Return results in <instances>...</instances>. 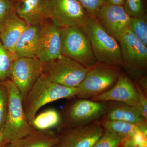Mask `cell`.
Returning <instances> with one entry per match:
<instances>
[{
    "label": "cell",
    "mask_w": 147,
    "mask_h": 147,
    "mask_svg": "<svg viewBox=\"0 0 147 147\" xmlns=\"http://www.w3.org/2000/svg\"><path fill=\"white\" fill-rule=\"evenodd\" d=\"M82 28L89 38L98 63L123 68L118 41L101 26L95 17L90 16Z\"/></svg>",
    "instance_id": "3957f363"
},
{
    "label": "cell",
    "mask_w": 147,
    "mask_h": 147,
    "mask_svg": "<svg viewBox=\"0 0 147 147\" xmlns=\"http://www.w3.org/2000/svg\"><path fill=\"white\" fill-rule=\"evenodd\" d=\"M61 52L87 68L97 63L88 37L82 27L63 28Z\"/></svg>",
    "instance_id": "8992f818"
},
{
    "label": "cell",
    "mask_w": 147,
    "mask_h": 147,
    "mask_svg": "<svg viewBox=\"0 0 147 147\" xmlns=\"http://www.w3.org/2000/svg\"><path fill=\"white\" fill-rule=\"evenodd\" d=\"M125 0H104L105 4L123 6Z\"/></svg>",
    "instance_id": "4dcf8cb0"
},
{
    "label": "cell",
    "mask_w": 147,
    "mask_h": 147,
    "mask_svg": "<svg viewBox=\"0 0 147 147\" xmlns=\"http://www.w3.org/2000/svg\"><path fill=\"white\" fill-rule=\"evenodd\" d=\"M0 147H13V146L11 143L4 141V142L0 145Z\"/></svg>",
    "instance_id": "1f68e13d"
},
{
    "label": "cell",
    "mask_w": 147,
    "mask_h": 147,
    "mask_svg": "<svg viewBox=\"0 0 147 147\" xmlns=\"http://www.w3.org/2000/svg\"><path fill=\"white\" fill-rule=\"evenodd\" d=\"M90 16L95 17L100 8L105 4L104 0H77Z\"/></svg>",
    "instance_id": "83f0119b"
},
{
    "label": "cell",
    "mask_w": 147,
    "mask_h": 147,
    "mask_svg": "<svg viewBox=\"0 0 147 147\" xmlns=\"http://www.w3.org/2000/svg\"><path fill=\"white\" fill-rule=\"evenodd\" d=\"M40 25H29L16 42L13 54L16 58H36Z\"/></svg>",
    "instance_id": "ac0fdd59"
},
{
    "label": "cell",
    "mask_w": 147,
    "mask_h": 147,
    "mask_svg": "<svg viewBox=\"0 0 147 147\" xmlns=\"http://www.w3.org/2000/svg\"><path fill=\"white\" fill-rule=\"evenodd\" d=\"M57 129L60 142L66 147H92L104 131L100 121L84 126Z\"/></svg>",
    "instance_id": "7c38bea8"
},
{
    "label": "cell",
    "mask_w": 147,
    "mask_h": 147,
    "mask_svg": "<svg viewBox=\"0 0 147 147\" xmlns=\"http://www.w3.org/2000/svg\"><path fill=\"white\" fill-rule=\"evenodd\" d=\"M77 94V87L65 86L50 82L41 75L23 100L25 115L32 125L38 112L43 106L59 99L75 97Z\"/></svg>",
    "instance_id": "6da1fadb"
},
{
    "label": "cell",
    "mask_w": 147,
    "mask_h": 147,
    "mask_svg": "<svg viewBox=\"0 0 147 147\" xmlns=\"http://www.w3.org/2000/svg\"><path fill=\"white\" fill-rule=\"evenodd\" d=\"M94 17L101 26L118 41L124 32L129 29L131 17L122 6L105 4Z\"/></svg>",
    "instance_id": "4fadbf2b"
},
{
    "label": "cell",
    "mask_w": 147,
    "mask_h": 147,
    "mask_svg": "<svg viewBox=\"0 0 147 147\" xmlns=\"http://www.w3.org/2000/svg\"><path fill=\"white\" fill-rule=\"evenodd\" d=\"M3 138L2 131H0V145L4 142Z\"/></svg>",
    "instance_id": "836d02e7"
},
{
    "label": "cell",
    "mask_w": 147,
    "mask_h": 147,
    "mask_svg": "<svg viewBox=\"0 0 147 147\" xmlns=\"http://www.w3.org/2000/svg\"><path fill=\"white\" fill-rule=\"evenodd\" d=\"M89 70L71 58L61 57L44 63L41 76L50 82L69 88H76Z\"/></svg>",
    "instance_id": "ba28073f"
},
{
    "label": "cell",
    "mask_w": 147,
    "mask_h": 147,
    "mask_svg": "<svg viewBox=\"0 0 147 147\" xmlns=\"http://www.w3.org/2000/svg\"><path fill=\"white\" fill-rule=\"evenodd\" d=\"M66 147L65 146V145L64 144H63L61 142H60V143H58V144H57L55 145V146H53V147Z\"/></svg>",
    "instance_id": "d6a6232c"
},
{
    "label": "cell",
    "mask_w": 147,
    "mask_h": 147,
    "mask_svg": "<svg viewBox=\"0 0 147 147\" xmlns=\"http://www.w3.org/2000/svg\"><path fill=\"white\" fill-rule=\"evenodd\" d=\"M44 63L37 58L17 57L13 62L10 79L24 100L27 94L42 75Z\"/></svg>",
    "instance_id": "30bf717a"
},
{
    "label": "cell",
    "mask_w": 147,
    "mask_h": 147,
    "mask_svg": "<svg viewBox=\"0 0 147 147\" xmlns=\"http://www.w3.org/2000/svg\"><path fill=\"white\" fill-rule=\"evenodd\" d=\"M123 7L131 18L140 17L147 14V0H125Z\"/></svg>",
    "instance_id": "cb8c5ba5"
},
{
    "label": "cell",
    "mask_w": 147,
    "mask_h": 147,
    "mask_svg": "<svg viewBox=\"0 0 147 147\" xmlns=\"http://www.w3.org/2000/svg\"><path fill=\"white\" fill-rule=\"evenodd\" d=\"M13 1L0 0V23L13 8Z\"/></svg>",
    "instance_id": "f546056e"
},
{
    "label": "cell",
    "mask_w": 147,
    "mask_h": 147,
    "mask_svg": "<svg viewBox=\"0 0 147 147\" xmlns=\"http://www.w3.org/2000/svg\"><path fill=\"white\" fill-rule=\"evenodd\" d=\"M147 135L139 132L134 137L124 139L119 147H147Z\"/></svg>",
    "instance_id": "4316f807"
},
{
    "label": "cell",
    "mask_w": 147,
    "mask_h": 147,
    "mask_svg": "<svg viewBox=\"0 0 147 147\" xmlns=\"http://www.w3.org/2000/svg\"><path fill=\"white\" fill-rule=\"evenodd\" d=\"M13 10L29 25H38L49 18L47 0H17Z\"/></svg>",
    "instance_id": "9a60e30c"
},
{
    "label": "cell",
    "mask_w": 147,
    "mask_h": 147,
    "mask_svg": "<svg viewBox=\"0 0 147 147\" xmlns=\"http://www.w3.org/2000/svg\"><path fill=\"white\" fill-rule=\"evenodd\" d=\"M29 25L17 15L13 8L0 23V40L7 50L13 53L16 42Z\"/></svg>",
    "instance_id": "2e32d148"
},
{
    "label": "cell",
    "mask_w": 147,
    "mask_h": 147,
    "mask_svg": "<svg viewBox=\"0 0 147 147\" xmlns=\"http://www.w3.org/2000/svg\"><path fill=\"white\" fill-rule=\"evenodd\" d=\"M139 98V92L135 84L128 75L121 72L113 88L90 99L96 101H116L136 106Z\"/></svg>",
    "instance_id": "5bb4252c"
},
{
    "label": "cell",
    "mask_w": 147,
    "mask_h": 147,
    "mask_svg": "<svg viewBox=\"0 0 147 147\" xmlns=\"http://www.w3.org/2000/svg\"><path fill=\"white\" fill-rule=\"evenodd\" d=\"M59 112L57 128L84 126L99 121L105 115L108 102L96 101L75 96L67 99Z\"/></svg>",
    "instance_id": "7a4b0ae2"
},
{
    "label": "cell",
    "mask_w": 147,
    "mask_h": 147,
    "mask_svg": "<svg viewBox=\"0 0 147 147\" xmlns=\"http://www.w3.org/2000/svg\"><path fill=\"white\" fill-rule=\"evenodd\" d=\"M100 122L104 131L114 132L125 139L134 137L139 132L147 135V122L135 124L123 121L109 120L104 117Z\"/></svg>",
    "instance_id": "ffe728a7"
},
{
    "label": "cell",
    "mask_w": 147,
    "mask_h": 147,
    "mask_svg": "<svg viewBox=\"0 0 147 147\" xmlns=\"http://www.w3.org/2000/svg\"><path fill=\"white\" fill-rule=\"evenodd\" d=\"M62 28L50 18L40 24L36 58L43 63L56 59L62 55L61 52V33Z\"/></svg>",
    "instance_id": "8fae6325"
},
{
    "label": "cell",
    "mask_w": 147,
    "mask_h": 147,
    "mask_svg": "<svg viewBox=\"0 0 147 147\" xmlns=\"http://www.w3.org/2000/svg\"><path fill=\"white\" fill-rule=\"evenodd\" d=\"M129 30L147 46V14L140 17L131 18Z\"/></svg>",
    "instance_id": "603a6c76"
},
{
    "label": "cell",
    "mask_w": 147,
    "mask_h": 147,
    "mask_svg": "<svg viewBox=\"0 0 147 147\" xmlns=\"http://www.w3.org/2000/svg\"><path fill=\"white\" fill-rule=\"evenodd\" d=\"M103 117L109 120L121 121L131 123L141 124L147 122L136 106L123 102L109 101Z\"/></svg>",
    "instance_id": "e0dca14e"
},
{
    "label": "cell",
    "mask_w": 147,
    "mask_h": 147,
    "mask_svg": "<svg viewBox=\"0 0 147 147\" xmlns=\"http://www.w3.org/2000/svg\"><path fill=\"white\" fill-rule=\"evenodd\" d=\"M16 58L7 50L0 40V82L10 79L11 66Z\"/></svg>",
    "instance_id": "7402d4cb"
},
{
    "label": "cell",
    "mask_w": 147,
    "mask_h": 147,
    "mask_svg": "<svg viewBox=\"0 0 147 147\" xmlns=\"http://www.w3.org/2000/svg\"><path fill=\"white\" fill-rule=\"evenodd\" d=\"M125 138L112 131H104L92 147H119Z\"/></svg>",
    "instance_id": "d4e9b609"
},
{
    "label": "cell",
    "mask_w": 147,
    "mask_h": 147,
    "mask_svg": "<svg viewBox=\"0 0 147 147\" xmlns=\"http://www.w3.org/2000/svg\"><path fill=\"white\" fill-rule=\"evenodd\" d=\"M60 122V113L54 109L46 110L36 115L32 122V126L39 130L50 129L57 127Z\"/></svg>",
    "instance_id": "44dd1931"
},
{
    "label": "cell",
    "mask_w": 147,
    "mask_h": 147,
    "mask_svg": "<svg viewBox=\"0 0 147 147\" xmlns=\"http://www.w3.org/2000/svg\"><path fill=\"white\" fill-rule=\"evenodd\" d=\"M8 93L7 117L2 131L5 142L13 143L36 130L24 113L23 100L19 90L10 79L4 82Z\"/></svg>",
    "instance_id": "277c9868"
},
{
    "label": "cell",
    "mask_w": 147,
    "mask_h": 147,
    "mask_svg": "<svg viewBox=\"0 0 147 147\" xmlns=\"http://www.w3.org/2000/svg\"><path fill=\"white\" fill-rule=\"evenodd\" d=\"M121 68L97 63L87 72L77 87L79 98L91 99L113 88L118 79Z\"/></svg>",
    "instance_id": "52a82bcc"
},
{
    "label": "cell",
    "mask_w": 147,
    "mask_h": 147,
    "mask_svg": "<svg viewBox=\"0 0 147 147\" xmlns=\"http://www.w3.org/2000/svg\"><path fill=\"white\" fill-rule=\"evenodd\" d=\"M139 92V98L137 107L142 115L147 120V98L146 95L144 93L138 84H135Z\"/></svg>",
    "instance_id": "f1b7e54d"
},
{
    "label": "cell",
    "mask_w": 147,
    "mask_h": 147,
    "mask_svg": "<svg viewBox=\"0 0 147 147\" xmlns=\"http://www.w3.org/2000/svg\"><path fill=\"white\" fill-rule=\"evenodd\" d=\"M12 1H17V0H12Z\"/></svg>",
    "instance_id": "e575fe53"
},
{
    "label": "cell",
    "mask_w": 147,
    "mask_h": 147,
    "mask_svg": "<svg viewBox=\"0 0 147 147\" xmlns=\"http://www.w3.org/2000/svg\"><path fill=\"white\" fill-rule=\"evenodd\" d=\"M60 142V138L57 131L36 129L11 144L13 147H52Z\"/></svg>",
    "instance_id": "d6986e66"
},
{
    "label": "cell",
    "mask_w": 147,
    "mask_h": 147,
    "mask_svg": "<svg viewBox=\"0 0 147 147\" xmlns=\"http://www.w3.org/2000/svg\"><path fill=\"white\" fill-rule=\"evenodd\" d=\"M118 42L123 67L128 76L135 81L147 76V46L129 29L121 36Z\"/></svg>",
    "instance_id": "5b68a950"
},
{
    "label": "cell",
    "mask_w": 147,
    "mask_h": 147,
    "mask_svg": "<svg viewBox=\"0 0 147 147\" xmlns=\"http://www.w3.org/2000/svg\"><path fill=\"white\" fill-rule=\"evenodd\" d=\"M9 104L8 93L4 82H0V131L5 124Z\"/></svg>",
    "instance_id": "484cf974"
},
{
    "label": "cell",
    "mask_w": 147,
    "mask_h": 147,
    "mask_svg": "<svg viewBox=\"0 0 147 147\" xmlns=\"http://www.w3.org/2000/svg\"><path fill=\"white\" fill-rule=\"evenodd\" d=\"M50 18L61 28L83 27L90 15L77 0H47Z\"/></svg>",
    "instance_id": "9c48e42d"
}]
</instances>
